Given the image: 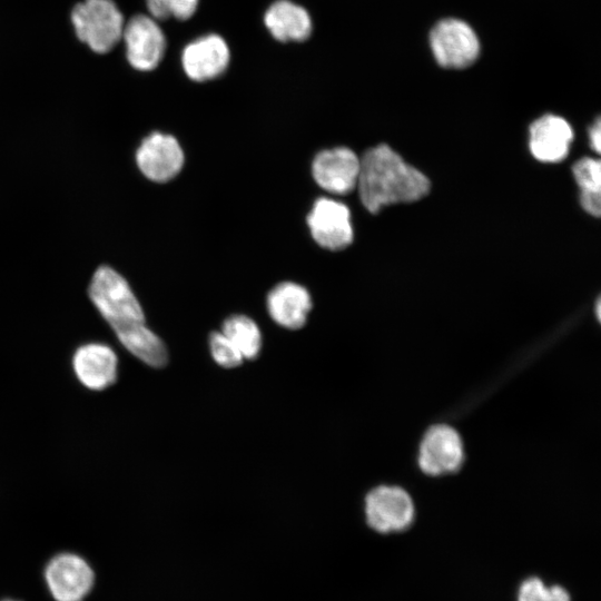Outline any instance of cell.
Wrapping results in <instances>:
<instances>
[{"instance_id":"obj_1","label":"cell","mask_w":601,"mask_h":601,"mask_svg":"<svg viewBox=\"0 0 601 601\" xmlns=\"http://www.w3.org/2000/svg\"><path fill=\"white\" fill-rule=\"evenodd\" d=\"M356 187L363 206L375 214L392 204L423 198L430 190V181L390 146L382 144L366 150L359 159Z\"/></svg>"},{"instance_id":"obj_2","label":"cell","mask_w":601,"mask_h":601,"mask_svg":"<svg viewBox=\"0 0 601 601\" xmlns=\"http://www.w3.org/2000/svg\"><path fill=\"white\" fill-rule=\"evenodd\" d=\"M125 22V13L115 0H79L69 11L76 40L98 56L119 47Z\"/></svg>"},{"instance_id":"obj_3","label":"cell","mask_w":601,"mask_h":601,"mask_svg":"<svg viewBox=\"0 0 601 601\" xmlns=\"http://www.w3.org/2000/svg\"><path fill=\"white\" fill-rule=\"evenodd\" d=\"M89 297L117 337L145 325L144 309L128 282L109 266H100L89 285Z\"/></svg>"},{"instance_id":"obj_4","label":"cell","mask_w":601,"mask_h":601,"mask_svg":"<svg viewBox=\"0 0 601 601\" xmlns=\"http://www.w3.org/2000/svg\"><path fill=\"white\" fill-rule=\"evenodd\" d=\"M120 45L130 68L149 72L162 61L167 41L157 20L147 13H135L126 19Z\"/></svg>"},{"instance_id":"obj_5","label":"cell","mask_w":601,"mask_h":601,"mask_svg":"<svg viewBox=\"0 0 601 601\" xmlns=\"http://www.w3.org/2000/svg\"><path fill=\"white\" fill-rule=\"evenodd\" d=\"M43 580L55 601H83L93 589L96 574L81 555L60 552L46 563Z\"/></svg>"},{"instance_id":"obj_6","label":"cell","mask_w":601,"mask_h":601,"mask_svg":"<svg viewBox=\"0 0 601 601\" xmlns=\"http://www.w3.org/2000/svg\"><path fill=\"white\" fill-rule=\"evenodd\" d=\"M430 46L436 62L451 69L469 67L480 53L475 31L465 21L455 18L443 19L433 27Z\"/></svg>"},{"instance_id":"obj_7","label":"cell","mask_w":601,"mask_h":601,"mask_svg":"<svg viewBox=\"0 0 601 601\" xmlns=\"http://www.w3.org/2000/svg\"><path fill=\"white\" fill-rule=\"evenodd\" d=\"M365 519L367 525L380 533L403 531L414 520L412 499L398 486H377L365 497Z\"/></svg>"},{"instance_id":"obj_8","label":"cell","mask_w":601,"mask_h":601,"mask_svg":"<svg viewBox=\"0 0 601 601\" xmlns=\"http://www.w3.org/2000/svg\"><path fill=\"white\" fill-rule=\"evenodd\" d=\"M307 225L313 239L323 248L339 250L353 242L351 211L336 199H316L308 213Z\"/></svg>"},{"instance_id":"obj_9","label":"cell","mask_w":601,"mask_h":601,"mask_svg":"<svg viewBox=\"0 0 601 601\" xmlns=\"http://www.w3.org/2000/svg\"><path fill=\"white\" fill-rule=\"evenodd\" d=\"M184 160V151L178 140L159 131L145 137L136 151L139 170L155 183H166L175 178L181 170Z\"/></svg>"},{"instance_id":"obj_10","label":"cell","mask_w":601,"mask_h":601,"mask_svg":"<svg viewBox=\"0 0 601 601\" xmlns=\"http://www.w3.org/2000/svg\"><path fill=\"white\" fill-rule=\"evenodd\" d=\"M463 444L451 426L439 424L430 427L420 445L418 465L430 475L455 472L463 463Z\"/></svg>"},{"instance_id":"obj_11","label":"cell","mask_w":601,"mask_h":601,"mask_svg":"<svg viewBox=\"0 0 601 601\" xmlns=\"http://www.w3.org/2000/svg\"><path fill=\"white\" fill-rule=\"evenodd\" d=\"M359 158L349 148L335 147L319 151L312 162V175L324 190L346 195L357 185Z\"/></svg>"},{"instance_id":"obj_12","label":"cell","mask_w":601,"mask_h":601,"mask_svg":"<svg viewBox=\"0 0 601 601\" xmlns=\"http://www.w3.org/2000/svg\"><path fill=\"white\" fill-rule=\"evenodd\" d=\"M229 48L219 35H206L189 42L181 52V66L194 81L219 77L228 67Z\"/></svg>"},{"instance_id":"obj_13","label":"cell","mask_w":601,"mask_h":601,"mask_svg":"<svg viewBox=\"0 0 601 601\" xmlns=\"http://www.w3.org/2000/svg\"><path fill=\"white\" fill-rule=\"evenodd\" d=\"M72 370L77 380L86 388L104 391L117 380L118 357L107 344L87 343L75 351Z\"/></svg>"},{"instance_id":"obj_14","label":"cell","mask_w":601,"mask_h":601,"mask_svg":"<svg viewBox=\"0 0 601 601\" xmlns=\"http://www.w3.org/2000/svg\"><path fill=\"white\" fill-rule=\"evenodd\" d=\"M573 140L569 122L555 115H544L530 127V150L534 158L543 162L564 159Z\"/></svg>"},{"instance_id":"obj_15","label":"cell","mask_w":601,"mask_h":601,"mask_svg":"<svg viewBox=\"0 0 601 601\" xmlns=\"http://www.w3.org/2000/svg\"><path fill=\"white\" fill-rule=\"evenodd\" d=\"M266 305L275 323L288 329H298L307 321L312 297L304 286L283 282L268 293Z\"/></svg>"},{"instance_id":"obj_16","label":"cell","mask_w":601,"mask_h":601,"mask_svg":"<svg viewBox=\"0 0 601 601\" xmlns=\"http://www.w3.org/2000/svg\"><path fill=\"white\" fill-rule=\"evenodd\" d=\"M264 22L278 41H304L312 33L309 13L289 0H277L265 12Z\"/></svg>"},{"instance_id":"obj_17","label":"cell","mask_w":601,"mask_h":601,"mask_svg":"<svg viewBox=\"0 0 601 601\" xmlns=\"http://www.w3.org/2000/svg\"><path fill=\"white\" fill-rule=\"evenodd\" d=\"M580 188V204L583 209L595 217L600 215L601 166L594 158L584 157L572 168Z\"/></svg>"},{"instance_id":"obj_18","label":"cell","mask_w":601,"mask_h":601,"mask_svg":"<svg viewBox=\"0 0 601 601\" xmlns=\"http://www.w3.org/2000/svg\"><path fill=\"white\" fill-rule=\"evenodd\" d=\"M221 333L239 351L243 358L254 359L262 348V333L257 324L246 315H231L225 319Z\"/></svg>"},{"instance_id":"obj_19","label":"cell","mask_w":601,"mask_h":601,"mask_svg":"<svg viewBox=\"0 0 601 601\" xmlns=\"http://www.w3.org/2000/svg\"><path fill=\"white\" fill-rule=\"evenodd\" d=\"M148 14L157 21L187 20L198 8V0H145Z\"/></svg>"},{"instance_id":"obj_20","label":"cell","mask_w":601,"mask_h":601,"mask_svg":"<svg viewBox=\"0 0 601 601\" xmlns=\"http://www.w3.org/2000/svg\"><path fill=\"white\" fill-rule=\"evenodd\" d=\"M518 601H571V597L561 585H545L541 579L532 577L521 583Z\"/></svg>"},{"instance_id":"obj_21","label":"cell","mask_w":601,"mask_h":601,"mask_svg":"<svg viewBox=\"0 0 601 601\" xmlns=\"http://www.w3.org/2000/svg\"><path fill=\"white\" fill-rule=\"evenodd\" d=\"M209 348L214 361L225 368L239 366L244 361L239 351L221 332L210 334Z\"/></svg>"},{"instance_id":"obj_22","label":"cell","mask_w":601,"mask_h":601,"mask_svg":"<svg viewBox=\"0 0 601 601\" xmlns=\"http://www.w3.org/2000/svg\"><path fill=\"white\" fill-rule=\"evenodd\" d=\"M589 140L592 149L595 152H600V145H601V122L600 119L597 118L595 122L591 126L589 130Z\"/></svg>"},{"instance_id":"obj_23","label":"cell","mask_w":601,"mask_h":601,"mask_svg":"<svg viewBox=\"0 0 601 601\" xmlns=\"http://www.w3.org/2000/svg\"><path fill=\"white\" fill-rule=\"evenodd\" d=\"M0 601H20V600H16V599H12V598H4V599H1Z\"/></svg>"}]
</instances>
